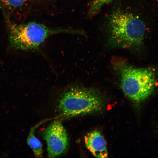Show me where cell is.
Instances as JSON below:
<instances>
[{
    "label": "cell",
    "mask_w": 158,
    "mask_h": 158,
    "mask_svg": "<svg viewBox=\"0 0 158 158\" xmlns=\"http://www.w3.org/2000/svg\"><path fill=\"white\" fill-rule=\"evenodd\" d=\"M114 0H94L92 2L88 11L89 16L92 17L97 14L102 7Z\"/></svg>",
    "instance_id": "obj_8"
},
{
    "label": "cell",
    "mask_w": 158,
    "mask_h": 158,
    "mask_svg": "<svg viewBox=\"0 0 158 158\" xmlns=\"http://www.w3.org/2000/svg\"><path fill=\"white\" fill-rule=\"evenodd\" d=\"M37 125L33 127L30 130L27 139V143L34 153L35 157L41 158L43 157L42 145L35 134V131Z\"/></svg>",
    "instance_id": "obj_7"
},
{
    "label": "cell",
    "mask_w": 158,
    "mask_h": 158,
    "mask_svg": "<svg viewBox=\"0 0 158 158\" xmlns=\"http://www.w3.org/2000/svg\"><path fill=\"white\" fill-rule=\"evenodd\" d=\"M85 142L87 148L94 157H108L106 142L100 131L94 130L88 133L85 136Z\"/></svg>",
    "instance_id": "obj_6"
},
{
    "label": "cell",
    "mask_w": 158,
    "mask_h": 158,
    "mask_svg": "<svg viewBox=\"0 0 158 158\" xmlns=\"http://www.w3.org/2000/svg\"><path fill=\"white\" fill-rule=\"evenodd\" d=\"M47 145L48 157H55L64 153L68 147L69 141L66 130L59 120L51 123L43 133Z\"/></svg>",
    "instance_id": "obj_5"
},
{
    "label": "cell",
    "mask_w": 158,
    "mask_h": 158,
    "mask_svg": "<svg viewBox=\"0 0 158 158\" xmlns=\"http://www.w3.org/2000/svg\"><path fill=\"white\" fill-rule=\"evenodd\" d=\"M157 2H158V0H157Z\"/></svg>",
    "instance_id": "obj_10"
},
{
    "label": "cell",
    "mask_w": 158,
    "mask_h": 158,
    "mask_svg": "<svg viewBox=\"0 0 158 158\" xmlns=\"http://www.w3.org/2000/svg\"><path fill=\"white\" fill-rule=\"evenodd\" d=\"M10 42L16 49L33 51L38 49L51 35L60 34L84 35V31L72 29H53L35 22L17 25L9 23Z\"/></svg>",
    "instance_id": "obj_3"
},
{
    "label": "cell",
    "mask_w": 158,
    "mask_h": 158,
    "mask_svg": "<svg viewBox=\"0 0 158 158\" xmlns=\"http://www.w3.org/2000/svg\"><path fill=\"white\" fill-rule=\"evenodd\" d=\"M104 104L103 99L98 91L76 87L69 89L62 95L58 108L62 115L72 117L99 111Z\"/></svg>",
    "instance_id": "obj_4"
},
{
    "label": "cell",
    "mask_w": 158,
    "mask_h": 158,
    "mask_svg": "<svg viewBox=\"0 0 158 158\" xmlns=\"http://www.w3.org/2000/svg\"><path fill=\"white\" fill-rule=\"evenodd\" d=\"M5 5L9 7L16 8L24 4L25 0H1Z\"/></svg>",
    "instance_id": "obj_9"
},
{
    "label": "cell",
    "mask_w": 158,
    "mask_h": 158,
    "mask_svg": "<svg viewBox=\"0 0 158 158\" xmlns=\"http://www.w3.org/2000/svg\"><path fill=\"white\" fill-rule=\"evenodd\" d=\"M116 68L120 75L122 90L132 101L141 103L152 94L156 84L155 69L136 68L120 62Z\"/></svg>",
    "instance_id": "obj_2"
},
{
    "label": "cell",
    "mask_w": 158,
    "mask_h": 158,
    "mask_svg": "<svg viewBox=\"0 0 158 158\" xmlns=\"http://www.w3.org/2000/svg\"><path fill=\"white\" fill-rule=\"evenodd\" d=\"M108 44L114 48H135L143 44L145 33L143 22L132 14L120 10L108 17Z\"/></svg>",
    "instance_id": "obj_1"
}]
</instances>
